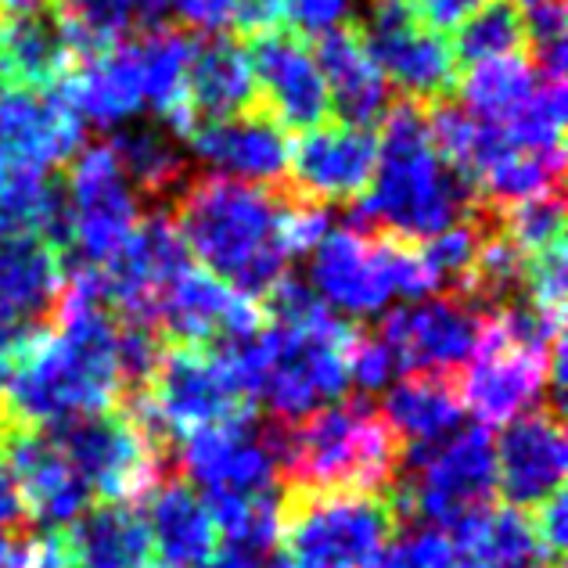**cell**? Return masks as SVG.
I'll list each match as a JSON object with an SVG mask.
<instances>
[{
	"instance_id": "cell-44",
	"label": "cell",
	"mask_w": 568,
	"mask_h": 568,
	"mask_svg": "<svg viewBox=\"0 0 568 568\" xmlns=\"http://www.w3.org/2000/svg\"><path fill=\"white\" fill-rule=\"evenodd\" d=\"M407 4L417 14V22L443 37L465 26L471 14L483 8V0H407Z\"/></svg>"
},
{
	"instance_id": "cell-1",
	"label": "cell",
	"mask_w": 568,
	"mask_h": 568,
	"mask_svg": "<svg viewBox=\"0 0 568 568\" xmlns=\"http://www.w3.org/2000/svg\"><path fill=\"white\" fill-rule=\"evenodd\" d=\"M123 321L101 306L94 271L69 281L62 317L51 332L14 342L11 371L0 393V417L26 428H58L126 399Z\"/></svg>"
},
{
	"instance_id": "cell-30",
	"label": "cell",
	"mask_w": 568,
	"mask_h": 568,
	"mask_svg": "<svg viewBox=\"0 0 568 568\" xmlns=\"http://www.w3.org/2000/svg\"><path fill=\"white\" fill-rule=\"evenodd\" d=\"M72 40L62 22L43 11L11 14L0 26V87L43 94L65 77L72 62Z\"/></svg>"
},
{
	"instance_id": "cell-24",
	"label": "cell",
	"mask_w": 568,
	"mask_h": 568,
	"mask_svg": "<svg viewBox=\"0 0 568 568\" xmlns=\"http://www.w3.org/2000/svg\"><path fill=\"white\" fill-rule=\"evenodd\" d=\"M252 58V80L281 130H313L327 115V91L317 54L292 33H263Z\"/></svg>"
},
{
	"instance_id": "cell-29",
	"label": "cell",
	"mask_w": 568,
	"mask_h": 568,
	"mask_svg": "<svg viewBox=\"0 0 568 568\" xmlns=\"http://www.w3.org/2000/svg\"><path fill=\"white\" fill-rule=\"evenodd\" d=\"M385 425L393 428L403 454H422L450 439L465 422V403L450 378L410 375L385 388Z\"/></svg>"
},
{
	"instance_id": "cell-37",
	"label": "cell",
	"mask_w": 568,
	"mask_h": 568,
	"mask_svg": "<svg viewBox=\"0 0 568 568\" xmlns=\"http://www.w3.org/2000/svg\"><path fill=\"white\" fill-rule=\"evenodd\" d=\"M521 43H526V29H521L518 0H483V8L457 29L454 58L483 65L497 58H515Z\"/></svg>"
},
{
	"instance_id": "cell-9",
	"label": "cell",
	"mask_w": 568,
	"mask_h": 568,
	"mask_svg": "<svg viewBox=\"0 0 568 568\" xmlns=\"http://www.w3.org/2000/svg\"><path fill=\"white\" fill-rule=\"evenodd\" d=\"M399 460L410 468V478L393 486L396 511L399 518L425 521L428 529L450 536L497 497L493 439L478 425L454 432L432 450L403 454Z\"/></svg>"
},
{
	"instance_id": "cell-42",
	"label": "cell",
	"mask_w": 568,
	"mask_h": 568,
	"mask_svg": "<svg viewBox=\"0 0 568 568\" xmlns=\"http://www.w3.org/2000/svg\"><path fill=\"white\" fill-rule=\"evenodd\" d=\"M281 22H292L298 33H332L353 11V0H277Z\"/></svg>"
},
{
	"instance_id": "cell-20",
	"label": "cell",
	"mask_w": 568,
	"mask_h": 568,
	"mask_svg": "<svg viewBox=\"0 0 568 568\" xmlns=\"http://www.w3.org/2000/svg\"><path fill=\"white\" fill-rule=\"evenodd\" d=\"M83 123L62 98L0 87V170L43 173L77 155Z\"/></svg>"
},
{
	"instance_id": "cell-51",
	"label": "cell",
	"mask_w": 568,
	"mask_h": 568,
	"mask_svg": "<svg viewBox=\"0 0 568 568\" xmlns=\"http://www.w3.org/2000/svg\"><path fill=\"white\" fill-rule=\"evenodd\" d=\"M529 568H561V565H555V561H536V565H529Z\"/></svg>"
},
{
	"instance_id": "cell-16",
	"label": "cell",
	"mask_w": 568,
	"mask_h": 568,
	"mask_svg": "<svg viewBox=\"0 0 568 568\" xmlns=\"http://www.w3.org/2000/svg\"><path fill=\"white\" fill-rule=\"evenodd\" d=\"M0 465L19 489L26 518L43 529H65L91 507L94 493L72 471L48 428L11 425L0 417Z\"/></svg>"
},
{
	"instance_id": "cell-45",
	"label": "cell",
	"mask_w": 568,
	"mask_h": 568,
	"mask_svg": "<svg viewBox=\"0 0 568 568\" xmlns=\"http://www.w3.org/2000/svg\"><path fill=\"white\" fill-rule=\"evenodd\" d=\"M536 536H540V547L544 555L561 565V555H565V544H568V500L565 493H555L544 507H536Z\"/></svg>"
},
{
	"instance_id": "cell-14",
	"label": "cell",
	"mask_w": 568,
	"mask_h": 568,
	"mask_svg": "<svg viewBox=\"0 0 568 568\" xmlns=\"http://www.w3.org/2000/svg\"><path fill=\"white\" fill-rule=\"evenodd\" d=\"M361 43L385 83H396L410 98H443L457 80L454 48L417 22L407 0H378L367 14Z\"/></svg>"
},
{
	"instance_id": "cell-12",
	"label": "cell",
	"mask_w": 568,
	"mask_h": 568,
	"mask_svg": "<svg viewBox=\"0 0 568 568\" xmlns=\"http://www.w3.org/2000/svg\"><path fill=\"white\" fill-rule=\"evenodd\" d=\"M141 223V194L119 170L109 144L77 155L65 191V242L83 271H101Z\"/></svg>"
},
{
	"instance_id": "cell-6",
	"label": "cell",
	"mask_w": 568,
	"mask_h": 568,
	"mask_svg": "<svg viewBox=\"0 0 568 568\" xmlns=\"http://www.w3.org/2000/svg\"><path fill=\"white\" fill-rule=\"evenodd\" d=\"M399 511L393 493H332L295 497L281 493L277 550L306 568H375L396 540Z\"/></svg>"
},
{
	"instance_id": "cell-5",
	"label": "cell",
	"mask_w": 568,
	"mask_h": 568,
	"mask_svg": "<svg viewBox=\"0 0 568 568\" xmlns=\"http://www.w3.org/2000/svg\"><path fill=\"white\" fill-rule=\"evenodd\" d=\"M194 43L184 33L152 29L138 40L94 51L65 87V104L80 123L126 126L141 112L170 115L187 126V69Z\"/></svg>"
},
{
	"instance_id": "cell-49",
	"label": "cell",
	"mask_w": 568,
	"mask_h": 568,
	"mask_svg": "<svg viewBox=\"0 0 568 568\" xmlns=\"http://www.w3.org/2000/svg\"><path fill=\"white\" fill-rule=\"evenodd\" d=\"M43 0H0V14H29V11H40Z\"/></svg>"
},
{
	"instance_id": "cell-21",
	"label": "cell",
	"mask_w": 568,
	"mask_h": 568,
	"mask_svg": "<svg viewBox=\"0 0 568 568\" xmlns=\"http://www.w3.org/2000/svg\"><path fill=\"white\" fill-rule=\"evenodd\" d=\"M375 159L378 138L371 130L349 123L313 126L288 155V173L306 205L321 209L324 202L361 199L375 173Z\"/></svg>"
},
{
	"instance_id": "cell-13",
	"label": "cell",
	"mask_w": 568,
	"mask_h": 568,
	"mask_svg": "<svg viewBox=\"0 0 568 568\" xmlns=\"http://www.w3.org/2000/svg\"><path fill=\"white\" fill-rule=\"evenodd\" d=\"M277 425H256L252 414L209 425L181 439L176 465L199 486V497H260L277 493Z\"/></svg>"
},
{
	"instance_id": "cell-48",
	"label": "cell",
	"mask_w": 568,
	"mask_h": 568,
	"mask_svg": "<svg viewBox=\"0 0 568 568\" xmlns=\"http://www.w3.org/2000/svg\"><path fill=\"white\" fill-rule=\"evenodd\" d=\"M202 568H266V558L252 555V550H242V547H223Z\"/></svg>"
},
{
	"instance_id": "cell-34",
	"label": "cell",
	"mask_w": 568,
	"mask_h": 568,
	"mask_svg": "<svg viewBox=\"0 0 568 568\" xmlns=\"http://www.w3.org/2000/svg\"><path fill=\"white\" fill-rule=\"evenodd\" d=\"M0 234L65 242V194L43 173L0 170Z\"/></svg>"
},
{
	"instance_id": "cell-18",
	"label": "cell",
	"mask_w": 568,
	"mask_h": 568,
	"mask_svg": "<svg viewBox=\"0 0 568 568\" xmlns=\"http://www.w3.org/2000/svg\"><path fill=\"white\" fill-rule=\"evenodd\" d=\"M568 465L565 425L555 407L529 410L507 422L500 439L493 443V471L497 493L507 507L529 515L561 493Z\"/></svg>"
},
{
	"instance_id": "cell-31",
	"label": "cell",
	"mask_w": 568,
	"mask_h": 568,
	"mask_svg": "<svg viewBox=\"0 0 568 568\" xmlns=\"http://www.w3.org/2000/svg\"><path fill=\"white\" fill-rule=\"evenodd\" d=\"M252 101H256V80H252V58L245 48H237L231 40H213L205 48H194L184 101L187 123L242 115Z\"/></svg>"
},
{
	"instance_id": "cell-40",
	"label": "cell",
	"mask_w": 568,
	"mask_h": 568,
	"mask_svg": "<svg viewBox=\"0 0 568 568\" xmlns=\"http://www.w3.org/2000/svg\"><path fill=\"white\" fill-rule=\"evenodd\" d=\"M407 371H403L396 349L375 332L349 342V382L361 388V393H385L393 388Z\"/></svg>"
},
{
	"instance_id": "cell-25",
	"label": "cell",
	"mask_w": 568,
	"mask_h": 568,
	"mask_svg": "<svg viewBox=\"0 0 568 568\" xmlns=\"http://www.w3.org/2000/svg\"><path fill=\"white\" fill-rule=\"evenodd\" d=\"M62 281L48 242L0 234V342H19L54 306Z\"/></svg>"
},
{
	"instance_id": "cell-22",
	"label": "cell",
	"mask_w": 568,
	"mask_h": 568,
	"mask_svg": "<svg viewBox=\"0 0 568 568\" xmlns=\"http://www.w3.org/2000/svg\"><path fill=\"white\" fill-rule=\"evenodd\" d=\"M152 324H162L181 346H205L220 342L227 346L234 338L260 332V310L252 298L231 292L227 284L209 277L205 271H181L170 288L162 292Z\"/></svg>"
},
{
	"instance_id": "cell-47",
	"label": "cell",
	"mask_w": 568,
	"mask_h": 568,
	"mask_svg": "<svg viewBox=\"0 0 568 568\" xmlns=\"http://www.w3.org/2000/svg\"><path fill=\"white\" fill-rule=\"evenodd\" d=\"M33 544H26L22 532H0V568H29Z\"/></svg>"
},
{
	"instance_id": "cell-26",
	"label": "cell",
	"mask_w": 568,
	"mask_h": 568,
	"mask_svg": "<svg viewBox=\"0 0 568 568\" xmlns=\"http://www.w3.org/2000/svg\"><path fill=\"white\" fill-rule=\"evenodd\" d=\"M62 568H148L152 544L141 511L130 504L104 500L54 536Z\"/></svg>"
},
{
	"instance_id": "cell-43",
	"label": "cell",
	"mask_w": 568,
	"mask_h": 568,
	"mask_svg": "<svg viewBox=\"0 0 568 568\" xmlns=\"http://www.w3.org/2000/svg\"><path fill=\"white\" fill-rule=\"evenodd\" d=\"M170 11L194 33H223L237 26L242 0H170Z\"/></svg>"
},
{
	"instance_id": "cell-52",
	"label": "cell",
	"mask_w": 568,
	"mask_h": 568,
	"mask_svg": "<svg viewBox=\"0 0 568 568\" xmlns=\"http://www.w3.org/2000/svg\"><path fill=\"white\" fill-rule=\"evenodd\" d=\"M457 568H465V565H457Z\"/></svg>"
},
{
	"instance_id": "cell-35",
	"label": "cell",
	"mask_w": 568,
	"mask_h": 568,
	"mask_svg": "<svg viewBox=\"0 0 568 568\" xmlns=\"http://www.w3.org/2000/svg\"><path fill=\"white\" fill-rule=\"evenodd\" d=\"M109 152L138 194H166L184 176L181 148L170 133L155 126H119V133L109 141Z\"/></svg>"
},
{
	"instance_id": "cell-19",
	"label": "cell",
	"mask_w": 568,
	"mask_h": 568,
	"mask_svg": "<svg viewBox=\"0 0 568 568\" xmlns=\"http://www.w3.org/2000/svg\"><path fill=\"white\" fill-rule=\"evenodd\" d=\"M465 388H460V403L475 414L478 428L486 425H507L515 417L536 410L544 399V388L550 382V361L536 356L529 349H518L511 342L489 332L478 353L468 361Z\"/></svg>"
},
{
	"instance_id": "cell-33",
	"label": "cell",
	"mask_w": 568,
	"mask_h": 568,
	"mask_svg": "<svg viewBox=\"0 0 568 568\" xmlns=\"http://www.w3.org/2000/svg\"><path fill=\"white\" fill-rule=\"evenodd\" d=\"M166 11L170 0H62L65 19L58 22L69 33L72 48L104 51L130 33H152V26H159Z\"/></svg>"
},
{
	"instance_id": "cell-32",
	"label": "cell",
	"mask_w": 568,
	"mask_h": 568,
	"mask_svg": "<svg viewBox=\"0 0 568 568\" xmlns=\"http://www.w3.org/2000/svg\"><path fill=\"white\" fill-rule=\"evenodd\" d=\"M457 547V561L465 568H529L536 561H550L540 547V536L529 515L515 507L500 511H478L465 526L450 532Z\"/></svg>"
},
{
	"instance_id": "cell-38",
	"label": "cell",
	"mask_w": 568,
	"mask_h": 568,
	"mask_svg": "<svg viewBox=\"0 0 568 568\" xmlns=\"http://www.w3.org/2000/svg\"><path fill=\"white\" fill-rule=\"evenodd\" d=\"M521 29L526 40L532 43L536 72L547 80L565 77L568 65V33H565V4L561 0H521Z\"/></svg>"
},
{
	"instance_id": "cell-46",
	"label": "cell",
	"mask_w": 568,
	"mask_h": 568,
	"mask_svg": "<svg viewBox=\"0 0 568 568\" xmlns=\"http://www.w3.org/2000/svg\"><path fill=\"white\" fill-rule=\"evenodd\" d=\"M26 507H22V497L19 489H14L8 468L0 465V532H22L26 526Z\"/></svg>"
},
{
	"instance_id": "cell-17",
	"label": "cell",
	"mask_w": 568,
	"mask_h": 568,
	"mask_svg": "<svg viewBox=\"0 0 568 568\" xmlns=\"http://www.w3.org/2000/svg\"><path fill=\"white\" fill-rule=\"evenodd\" d=\"M187 271V252L176 227L166 216H152L138 223V231L126 237V245L94 271V284L101 303H112L126 317V324L148 327L155 317V306L170 281Z\"/></svg>"
},
{
	"instance_id": "cell-27",
	"label": "cell",
	"mask_w": 568,
	"mask_h": 568,
	"mask_svg": "<svg viewBox=\"0 0 568 568\" xmlns=\"http://www.w3.org/2000/svg\"><path fill=\"white\" fill-rule=\"evenodd\" d=\"M141 518L159 568H202L216 555V529L205 500L181 478H162L148 493Z\"/></svg>"
},
{
	"instance_id": "cell-2",
	"label": "cell",
	"mask_w": 568,
	"mask_h": 568,
	"mask_svg": "<svg viewBox=\"0 0 568 568\" xmlns=\"http://www.w3.org/2000/svg\"><path fill=\"white\" fill-rule=\"evenodd\" d=\"M173 227L209 277L245 298L271 295L295 252L327 231L317 205H292L271 187L223 176L187 187Z\"/></svg>"
},
{
	"instance_id": "cell-36",
	"label": "cell",
	"mask_w": 568,
	"mask_h": 568,
	"mask_svg": "<svg viewBox=\"0 0 568 568\" xmlns=\"http://www.w3.org/2000/svg\"><path fill=\"white\" fill-rule=\"evenodd\" d=\"M486 231L471 227V223H457V227L428 237L417 248L422 271L428 277L432 292H475V274H478V256H483Z\"/></svg>"
},
{
	"instance_id": "cell-11",
	"label": "cell",
	"mask_w": 568,
	"mask_h": 568,
	"mask_svg": "<svg viewBox=\"0 0 568 568\" xmlns=\"http://www.w3.org/2000/svg\"><path fill=\"white\" fill-rule=\"evenodd\" d=\"M48 432L87 489L115 504L148 497L162 483L170 460V454L148 436L126 407L87 414Z\"/></svg>"
},
{
	"instance_id": "cell-41",
	"label": "cell",
	"mask_w": 568,
	"mask_h": 568,
	"mask_svg": "<svg viewBox=\"0 0 568 568\" xmlns=\"http://www.w3.org/2000/svg\"><path fill=\"white\" fill-rule=\"evenodd\" d=\"M457 547L439 529H417L403 540L388 544L375 568H457Z\"/></svg>"
},
{
	"instance_id": "cell-10",
	"label": "cell",
	"mask_w": 568,
	"mask_h": 568,
	"mask_svg": "<svg viewBox=\"0 0 568 568\" xmlns=\"http://www.w3.org/2000/svg\"><path fill=\"white\" fill-rule=\"evenodd\" d=\"M465 112L515 152L565 155V87L540 77L518 54L471 65L465 80Z\"/></svg>"
},
{
	"instance_id": "cell-8",
	"label": "cell",
	"mask_w": 568,
	"mask_h": 568,
	"mask_svg": "<svg viewBox=\"0 0 568 568\" xmlns=\"http://www.w3.org/2000/svg\"><path fill=\"white\" fill-rule=\"evenodd\" d=\"M126 410L173 457V443L199 428L252 414V403L216 349L173 346L159 356L144 393L130 399Z\"/></svg>"
},
{
	"instance_id": "cell-50",
	"label": "cell",
	"mask_w": 568,
	"mask_h": 568,
	"mask_svg": "<svg viewBox=\"0 0 568 568\" xmlns=\"http://www.w3.org/2000/svg\"><path fill=\"white\" fill-rule=\"evenodd\" d=\"M11 353H14V342H0V393H4V382L11 371Z\"/></svg>"
},
{
	"instance_id": "cell-7",
	"label": "cell",
	"mask_w": 568,
	"mask_h": 568,
	"mask_svg": "<svg viewBox=\"0 0 568 568\" xmlns=\"http://www.w3.org/2000/svg\"><path fill=\"white\" fill-rule=\"evenodd\" d=\"M321 306L338 317H375L393 298L428 295V277L414 248L388 237L338 227L310 248V284Z\"/></svg>"
},
{
	"instance_id": "cell-28",
	"label": "cell",
	"mask_w": 568,
	"mask_h": 568,
	"mask_svg": "<svg viewBox=\"0 0 568 568\" xmlns=\"http://www.w3.org/2000/svg\"><path fill=\"white\" fill-rule=\"evenodd\" d=\"M313 54L324 77L327 104L342 115V123L371 130V123L388 112V83L371 62L361 37L349 29H332L321 37V48Z\"/></svg>"
},
{
	"instance_id": "cell-23",
	"label": "cell",
	"mask_w": 568,
	"mask_h": 568,
	"mask_svg": "<svg viewBox=\"0 0 568 568\" xmlns=\"http://www.w3.org/2000/svg\"><path fill=\"white\" fill-rule=\"evenodd\" d=\"M187 148L202 166L216 170L223 181H277L288 170V138L271 115L242 112L227 119H194L187 123Z\"/></svg>"
},
{
	"instance_id": "cell-15",
	"label": "cell",
	"mask_w": 568,
	"mask_h": 568,
	"mask_svg": "<svg viewBox=\"0 0 568 568\" xmlns=\"http://www.w3.org/2000/svg\"><path fill=\"white\" fill-rule=\"evenodd\" d=\"M378 335L396 349L403 371L446 378L454 367H465L483 346L486 317L468 298L439 295L388 313Z\"/></svg>"
},
{
	"instance_id": "cell-39",
	"label": "cell",
	"mask_w": 568,
	"mask_h": 568,
	"mask_svg": "<svg viewBox=\"0 0 568 568\" xmlns=\"http://www.w3.org/2000/svg\"><path fill=\"white\" fill-rule=\"evenodd\" d=\"M561 223H565V213H561L558 194H547V199L515 205L511 216L504 223V234L518 245L521 256H536V252L561 242Z\"/></svg>"
},
{
	"instance_id": "cell-4",
	"label": "cell",
	"mask_w": 568,
	"mask_h": 568,
	"mask_svg": "<svg viewBox=\"0 0 568 568\" xmlns=\"http://www.w3.org/2000/svg\"><path fill=\"white\" fill-rule=\"evenodd\" d=\"M399 443L382 410L364 399L332 403L306 422L277 432V460L284 493L332 497V493H371L385 497L399 483Z\"/></svg>"
},
{
	"instance_id": "cell-3",
	"label": "cell",
	"mask_w": 568,
	"mask_h": 568,
	"mask_svg": "<svg viewBox=\"0 0 568 568\" xmlns=\"http://www.w3.org/2000/svg\"><path fill=\"white\" fill-rule=\"evenodd\" d=\"M475 202V184L439 152L428 115L414 101L385 112V133L356 216L393 237L428 242L457 227Z\"/></svg>"
}]
</instances>
